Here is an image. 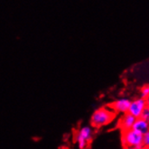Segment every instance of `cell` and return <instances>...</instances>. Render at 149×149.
I'll return each mask as SVG.
<instances>
[{"label": "cell", "mask_w": 149, "mask_h": 149, "mask_svg": "<svg viewBox=\"0 0 149 149\" xmlns=\"http://www.w3.org/2000/svg\"><path fill=\"white\" fill-rule=\"evenodd\" d=\"M116 112L114 111L109 106V107H102L98 109H96L91 118V123L93 127L100 128L104 127L110 122L115 118Z\"/></svg>", "instance_id": "6da1fadb"}, {"label": "cell", "mask_w": 149, "mask_h": 149, "mask_svg": "<svg viewBox=\"0 0 149 149\" xmlns=\"http://www.w3.org/2000/svg\"><path fill=\"white\" fill-rule=\"evenodd\" d=\"M143 137L144 135L138 131L131 128L128 130L122 131L121 134V144L125 148H134V149H142L143 146Z\"/></svg>", "instance_id": "7a4b0ae2"}, {"label": "cell", "mask_w": 149, "mask_h": 149, "mask_svg": "<svg viewBox=\"0 0 149 149\" xmlns=\"http://www.w3.org/2000/svg\"><path fill=\"white\" fill-rule=\"evenodd\" d=\"M92 129L91 127H81L77 131L75 135V141L78 145V147L80 149L86 148L92 140Z\"/></svg>", "instance_id": "3957f363"}, {"label": "cell", "mask_w": 149, "mask_h": 149, "mask_svg": "<svg viewBox=\"0 0 149 149\" xmlns=\"http://www.w3.org/2000/svg\"><path fill=\"white\" fill-rule=\"evenodd\" d=\"M146 108V99L143 97H139V98H136L133 100H131L128 113L132 114L134 117L137 118L142 116V113Z\"/></svg>", "instance_id": "277c9868"}, {"label": "cell", "mask_w": 149, "mask_h": 149, "mask_svg": "<svg viewBox=\"0 0 149 149\" xmlns=\"http://www.w3.org/2000/svg\"><path fill=\"white\" fill-rule=\"evenodd\" d=\"M131 100L127 98H120L114 102H112L109 107L115 111L116 113H127L128 112L129 107H130Z\"/></svg>", "instance_id": "5b68a950"}, {"label": "cell", "mask_w": 149, "mask_h": 149, "mask_svg": "<svg viewBox=\"0 0 149 149\" xmlns=\"http://www.w3.org/2000/svg\"><path fill=\"white\" fill-rule=\"evenodd\" d=\"M136 120V117H134L132 114L127 112L124 114L123 117L119 119L118 127L121 129V131L131 129V128H133V126L135 124Z\"/></svg>", "instance_id": "8992f818"}, {"label": "cell", "mask_w": 149, "mask_h": 149, "mask_svg": "<svg viewBox=\"0 0 149 149\" xmlns=\"http://www.w3.org/2000/svg\"><path fill=\"white\" fill-rule=\"evenodd\" d=\"M133 128L144 135L149 130V122L142 118H137L133 126Z\"/></svg>", "instance_id": "52a82bcc"}, {"label": "cell", "mask_w": 149, "mask_h": 149, "mask_svg": "<svg viewBox=\"0 0 149 149\" xmlns=\"http://www.w3.org/2000/svg\"><path fill=\"white\" fill-rule=\"evenodd\" d=\"M140 93H141V97L146 99L147 97H149V84L144 85L141 88V91H140Z\"/></svg>", "instance_id": "ba28073f"}, {"label": "cell", "mask_w": 149, "mask_h": 149, "mask_svg": "<svg viewBox=\"0 0 149 149\" xmlns=\"http://www.w3.org/2000/svg\"><path fill=\"white\" fill-rule=\"evenodd\" d=\"M143 146L144 148H149V130L144 134L143 137Z\"/></svg>", "instance_id": "9c48e42d"}, {"label": "cell", "mask_w": 149, "mask_h": 149, "mask_svg": "<svg viewBox=\"0 0 149 149\" xmlns=\"http://www.w3.org/2000/svg\"><path fill=\"white\" fill-rule=\"evenodd\" d=\"M140 118H142L145 120H146L147 122H149V109L148 108H146L145 109V110L142 113V116L140 117Z\"/></svg>", "instance_id": "30bf717a"}, {"label": "cell", "mask_w": 149, "mask_h": 149, "mask_svg": "<svg viewBox=\"0 0 149 149\" xmlns=\"http://www.w3.org/2000/svg\"><path fill=\"white\" fill-rule=\"evenodd\" d=\"M146 108L149 109V97H147V98L146 99Z\"/></svg>", "instance_id": "8fae6325"}]
</instances>
